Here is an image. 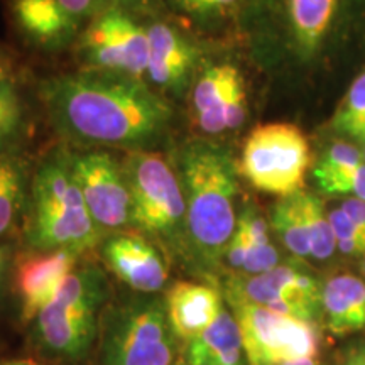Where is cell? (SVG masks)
<instances>
[{
  "label": "cell",
  "instance_id": "obj_26",
  "mask_svg": "<svg viewBox=\"0 0 365 365\" xmlns=\"http://www.w3.org/2000/svg\"><path fill=\"white\" fill-rule=\"evenodd\" d=\"M333 234H335L336 249L346 257H365V232L355 227L341 208L328 212Z\"/></svg>",
  "mask_w": 365,
  "mask_h": 365
},
{
  "label": "cell",
  "instance_id": "obj_35",
  "mask_svg": "<svg viewBox=\"0 0 365 365\" xmlns=\"http://www.w3.org/2000/svg\"><path fill=\"white\" fill-rule=\"evenodd\" d=\"M0 365H43L33 359H6L0 360Z\"/></svg>",
  "mask_w": 365,
  "mask_h": 365
},
{
  "label": "cell",
  "instance_id": "obj_3",
  "mask_svg": "<svg viewBox=\"0 0 365 365\" xmlns=\"http://www.w3.org/2000/svg\"><path fill=\"white\" fill-rule=\"evenodd\" d=\"M27 242L34 250H91L103 234L95 225L83 195L68 164L66 150H58L38 168L31 182Z\"/></svg>",
  "mask_w": 365,
  "mask_h": 365
},
{
  "label": "cell",
  "instance_id": "obj_15",
  "mask_svg": "<svg viewBox=\"0 0 365 365\" xmlns=\"http://www.w3.org/2000/svg\"><path fill=\"white\" fill-rule=\"evenodd\" d=\"M164 307L181 344H188L215 322L225 304L220 291L210 284L178 281L168 287Z\"/></svg>",
  "mask_w": 365,
  "mask_h": 365
},
{
  "label": "cell",
  "instance_id": "obj_31",
  "mask_svg": "<svg viewBox=\"0 0 365 365\" xmlns=\"http://www.w3.org/2000/svg\"><path fill=\"white\" fill-rule=\"evenodd\" d=\"M341 212L345 213L346 217L350 218V222L354 223L355 227H359L360 230L365 232V202L359 198H346L340 205Z\"/></svg>",
  "mask_w": 365,
  "mask_h": 365
},
{
  "label": "cell",
  "instance_id": "obj_39",
  "mask_svg": "<svg viewBox=\"0 0 365 365\" xmlns=\"http://www.w3.org/2000/svg\"><path fill=\"white\" fill-rule=\"evenodd\" d=\"M191 2H193V0H178V4H180V6L185 9V11H186V7H188Z\"/></svg>",
  "mask_w": 365,
  "mask_h": 365
},
{
  "label": "cell",
  "instance_id": "obj_13",
  "mask_svg": "<svg viewBox=\"0 0 365 365\" xmlns=\"http://www.w3.org/2000/svg\"><path fill=\"white\" fill-rule=\"evenodd\" d=\"M80 254L73 250H33L16 264V289L21 298V318L36 319L41 309L54 298L63 281L76 269Z\"/></svg>",
  "mask_w": 365,
  "mask_h": 365
},
{
  "label": "cell",
  "instance_id": "obj_34",
  "mask_svg": "<svg viewBox=\"0 0 365 365\" xmlns=\"http://www.w3.org/2000/svg\"><path fill=\"white\" fill-rule=\"evenodd\" d=\"M14 81V63L7 54L0 51V83Z\"/></svg>",
  "mask_w": 365,
  "mask_h": 365
},
{
  "label": "cell",
  "instance_id": "obj_12",
  "mask_svg": "<svg viewBox=\"0 0 365 365\" xmlns=\"http://www.w3.org/2000/svg\"><path fill=\"white\" fill-rule=\"evenodd\" d=\"M102 242L105 264L137 293L154 294L166 286L168 264L156 245L144 235L115 232Z\"/></svg>",
  "mask_w": 365,
  "mask_h": 365
},
{
  "label": "cell",
  "instance_id": "obj_38",
  "mask_svg": "<svg viewBox=\"0 0 365 365\" xmlns=\"http://www.w3.org/2000/svg\"><path fill=\"white\" fill-rule=\"evenodd\" d=\"M6 261H7L6 250H4L2 247H0V281H2L4 271H6Z\"/></svg>",
  "mask_w": 365,
  "mask_h": 365
},
{
  "label": "cell",
  "instance_id": "obj_28",
  "mask_svg": "<svg viewBox=\"0 0 365 365\" xmlns=\"http://www.w3.org/2000/svg\"><path fill=\"white\" fill-rule=\"evenodd\" d=\"M364 161V154L360 153L355 145L346 143H335L327 150V154L322 158V161L317 164L313 176L314 180H317V178L344 171L346 168L359 166V164H362Z\"/></svg>",
  "mask_w": 365,
  "mask_h": 365
},
{
  "label": "cell",
  "instance_id": "obj_17",
  "mask_svg": "<svg viewBox=\"0 0 365 365\" xmlns=\"http://www.w3.org/2000/svg\"><path fill=\"white\" fill-rule=\"evenodd\" d=\"M322 317L331 335L345 336L365 328V279L341 272L322 286Z\"/></svg>",
  "mask_w": 365,
  "mask_h": 365
},
{
  "label": "cell",
  "instance_id": "obj_22",
  "mask_svg": "<svg viewBox=\"0 0 365 365\" xmlns=\"http://www.w3.org/2000/svg\"><path fill=\"white\" fill-rule=\"evenodd\" d=\"M24 164L11 154H0V237L14 225L24 198Z\"/></svg>",
  "mask_w": 365,
  "mask_h": 365
},
{
  "label": "cell",
  "instance_id": "obj_9",
  "mask_svg": "<svg viewBox=\"0 0 365 365\" xmlns=\"http://www.w3.org/2000/svg\"><path fill=\"white\" fill-rule=\"evenodd\" d=\"M68 164L102 234L134 227V205L122 163L102 149L66 150Z\"/></svg>",
  "mask_w": 365,
  "mask_h": 365
},
{
  "label": "cell",
  "instance_id": "obj_1",
  "mask_svg": "<svg viewBox=\"0 0 365 365\" xmlns=\"http://www.w3.org/2000/svg\"><path fill=\"white\" fill-rule=\"evenodd\" d=\"M49 122L59 135L88 148L153 150L166 137L173 108L143 78L85 70L41 83Z\"/></svg>",
  "mask_w": 365,
  "mask_h": 365
},
{
  "label": "cell",
  "instance_id": "obj_33",
  "mask_svg": "<svg viewBox=\"0 0 365 365\" xmlns=\"http://www.w3.org/2000/svg\"><path fill=\"white\" fill-rule=\"evenodd\" d=\"M340 365H365V345H352L345 350Z\"/></svg>",
  "mask_w": 365,
  "mask_h": 365
},
{
  "label": "cell",
  "instance_id": "obj_37",
  "mask_svg": "<svg viewBox=\"0 0 365 365\" xmlns=\"http://www.w3.org/2000/svg\"><path fill=\"white\" fill-rule=\"evenodd\" d=\"M282 365H322L318 357H307V359H299V360H293V362H286Z\"/></svg>",
  "mask_w": 365,
  "mask_h": 365
},
{
  "label": "cell",
  "instance_id": "obj_7",
  "mask_svg": "<svg viewBox=\"0 0 365 365\" xmlns=\"http://www.w3.org/2000/svg\"><path fill=\"white\" fill-rule=\"evenodd\" d=\"M312 153L299 127L272 122L255 127L242 150L240 173L254 188L277 196L303 191Z\"/></svg>",
  "mask_w": 365,
  "mask_h": 365
},
{
  "label": "cell",
  "instance_id": "obj_19",
  "mask_svg": "<svg viewBox=\"0 0 365 365\" xmlns=\"http://www.w3.org/2000/svg\"><path fill=\"white\" fill-rule=\"evenodd\" d=\"M239 78H242V75L235 66L217 65L208 68L196 81L193 107L200 129L205 134L215 135L227 130V103Z\"/></svg>",
  "mask_w": 365,
  "mask_h": 365
},
{
  "label": "cell",
  "instance_id": "obj_5",
  "mask_svg": "<svg viewBox=\"0 0 365 365\" xmlns=\"http://www.w3.org/2000/svg\"><path fill=\"white\" fill-rule=\"evenodd\" d=\"M107 281L97 266L76 267L36 317V336L48 354L80 360L98 336V314Z\"/></svg>",
  "mask_w": 365,
  "mask_h": 365
},
{
  "label": "cell",
  "instance_id": "obj_36",
  "mask_svg": "<svg viewBox=\"0 0 365 365\" xmlns=\"http://www.w3.org/2000/svg\"><path fill=\"white\" fill-rule=\"evenodd\" d=\"M145 2H148V0H115V6L124 9V11H129L132 7L144 6Z\"/></svg>",
  "mask_w": 365,
  "mask_h": 365
},
{
  "label": "cell",
  "instance_id": "obj_18",
  "mask_svg": "<svg viewBox=\"0 0 365 365\" xmlns=\"http://www.w3.org/2000/svg\"><path fill=\"white\" fill-rule=\"evenodd\" d=\"M186 365H245L239 323L230 309L223 308L215 322L186 344Z\"/></svg>",
  "mask_w": 365,
  "mask_h": 365
},
{
  "label": "cell",
  "instance_id": "obj_8",
  "mask_svg": "<svg viewBox=\"0 0 365 365\" xmlns=\"http://www.w3.org/2000/svg\"><path fill=\"white\" fill-rule=\"evenodd\" d=\"M227 303L239 323L249 365H282L318 357L319 331L314 322L284 317L245 301Z\"/></svg>",
  "mask_w": 365,
  "mask_h": 365
},
{
  "label": "cell",
  "instance_id": "obj_25",
  "mask_svg": "<svg viewBox=\"0 0 365 365\" xmlns=\"http://www.w3.org/2000/svg\"><path fill=\"white\" fill-rule=\"evenodd\" d=\"M24 125V105L16 81L0 83V154L21 135Z\"/></svg>",
  "mask_w": 365,
  "mask_h": 365
},
{
  "label": "cell",
  "instance_id": "obj_40",
  "mask_svg": "<svg viewBox=\"0 0 365 365\" xmlns=\"http://www.w3.org/2000/svg\"><path fill=\"white\" fill-rule=\"evenodd\" d=\"M362 271H364V274H365V257H364V264H362Z\"/></svg>",
  "mask_w": 365,
  "mask_h": 365
},
{
  "label": "cell",
  "instance_id": "obj_24",
  "mask_svg": "<svg viewBox=\"0 0 365 365\" xmlns=\"http://www.w3.org/2000/svg\"><path fill=\"white\" fill-rule=\"evenodd\" d=\"M333 129L357 143H365V73L354 81L333 117Z\"/></svg>",
  "mask_w": 365,
  "mask_h": 365
},
{
  "label": "cell",
  "instance_id": "obj_29",
  "mask_svg": "<svg viewBox=\"0 0 365 365\" xmlns=\"http://www.w3.org/2000/svg\"><path fill=\"white\" fill-rule=\"evenodd\" d=\"M71 17H75L81 26L98 17L100 14L115 7V0H58ZM85 29V27H83Z\"/></svg>",
  "mask_w": 365,
  "mask_h": 365
},
{
  "label": "cell",
  "instance_id": "obj_4",
  "mask_svg": "<svg viewBox=\"0 0 365 365\" xmlns=\"http://www.w3.org/2000/svg\"><path fill=\"white\" fill-rule=\"evenodd\" d=\"M122 168L134 205V228L188 264L186 203L175 166L156 150H135Z\"/></svg>",
  "mask_w": 365,
  "mask_h": 365
},
{
  "label": "cell",
  "instance_id": "obj_20",
  "mask_svg": "<svg viewBox=\"0 0 365 365\" xmlns=\"http://www.w3.org/2000/svg\"><path fill=\"white\" fill-rule=\"evenodd\" d=\"M237 230L247 242L245 276H257L279 266V252L269 237V223L254 207H245L237 218Z\"/></svg>",
  "mask_w": 365,
  "mask_h": 365
},
{
  "label": "cell",
  "instance_id": "obj_2",
  "mask_svg": "<svg viewBox=\"0 0 365 365\" xmlns=\"http://www.w3.org/2000/svg\"><path fill=\"white\" fill-rule=\"evenodd\" d=\"M175 170L186 203L188 262L215 271L237 227V166L223 145L186 140L175 154Z\"/></svg>",
  "mask_w": 365,
  "mask_h": 365
},
{
  "label": "cell",
  "instance_id": "obj_16",
  "mask_svg": "<svg viewBox=\"0 0 365 365\" xmlns=\"http://www.w3.org/2000/svg\"><path fill=\"white\" fill-rule=\"evenodd\" d=\"M11 12L22 34L48 51L66 48L83 31L58 0H11Z\"/></svg>",
  "mask_w": 365,
  "mask_h": 365
},
{
  "label": "cell",
  "instance_id": "obj_21",
  "mask_svg": "<svg viewBox=\"0 0 365 365\" xmlns=\"http://www.w3.org/2000/svg\"><path fill=\"white\" fill-rule=\"evenodd\" d=\"M271 227L281 244L294 257H309V240L304 223L303 208H301V191L299 193L282 196L272 207Z\"/></svg>",
  "mask_w": 365,
  "mask_h": 365
},
{
  "label": "cell",
  "instance_id": "obj_6",
  "mask_svg": "<svg viewBox=\"0 0 365 365\" xmlns=\"http://www.w3.org/2000/svg\"><path fill=\"white\" fill-rule=\"evenodd\" d=\"M180 344L164 299L135 298L105 314L102 365H175Z\"/></svg>",
  "mask_w": 365,
  "mask_h": 365
},
{
  "label": "cell",
  "instance_id": "obj_27",
  "mask_svg": "<svg viewBox=\"0 0 365 365\" xmlns=\"http://www.w3.org/2000/svg\"><path fill=\"white\" fill-rule=\"evenodd\" d=\"M317 185L328 195H350L365 202V161L359 166L317 178Z\"/></svg>",
  "mask_w": 365,
  "mask_h": 365
},
{
  "label": "cell",
  "instance_id": "obj_23",
  "mask_svg": "<svg viewBox=\"0 0 365 365\" xmlns=\"http://www.w3.org/2000/svg\"><path fill=\"white\" fill-rule=\"evenodd\" d=\"M301 208L307 223L309 240V257L314 261H327L336 249L335 234L322 200L307 191H301Z\"/></svg>",
  "mask_w": 365,
  "mask_h": 365
},
{
  "label": "cell",
  "instance_id": "obj_11",
  "mask_svg": "<svg viewBox=\"0 0 365 365\" xmlns=\"http://www.w3.org/2000/svg\"><path fill=\"white\" fill-rule=\"evenodd\" d=\"M227 301H245L274 313L317 323L322 313V286L312 274L279 264L257 276H234L225 284Z\"/></svg>",
  "mask_w": 365,
  "mask_h": 365
},
{
  "label": "cell",
  "instance_id": "obj_41",
  "mask_svg": "<svg viewBox=\"0 0 365 365\" xmlns=\"http://www.w3.org/2000/svg\"><path fill=\"white\" fill-rule=\"evenodd\" d=\"M364 158H365V153H364Z\"/></svg>",
  "mask_w": 365,
  "mask_h": 365
},
{
  "label": "cell",
  "instance_id": "obj_32",
  "mask_svg": "<svg viewBox=\"0 0 365 365\" xmlns=\"http://www.w3.org/2000/svg\"><path fill=\"white\" fill-rule=\"evenodd\" d=\"M235 2L237 0H193V2L186 7V11L196 14H212L234 6Z\"/></svg>",
  "mask_w": 365,
  "mask_h": 365
},
{
  "label": "cell",
  "instance_id": "obj_10",
  "mask_svg": "<svg viewBox=\"0 0 365 365\" xmlns=\"http://www.w3.org/2000/svg\"><path fill=\"white\" fill-rule=\"evenodd\" d=\"M78 53L90 70L143 78L149 59L148 29L124 9L110 7L81 31Z\"/></svg>",
  "mask_w": 365,
  "mask_h": 365
},
{
  "label": "cell",
  "instance_id": "obj_30",
  "mask_svg": "<svg viewBox=\"0 0 365 365\" xmlns=\"http://www.w3.org/2000/svg\"><path fill=\"white\" fill-rule=\"evenodd\" d=\"M245 115H247V98H245L244 78H239L234 85V88H232L230 98H228L227 103V130L237 129V127L244 124Z\"/></svg>",
  "mask_w": 365,
  "mask_h": 365
},
{
  "label": "cell",
  "instance_id": "obj_14",
  "mask_svg": "<svg viewBox=\"0 0 365 365\" xmlns=\"http://www.w3.org/2000/svg\"><path fill=\"white\" fill-rule=\"evenodd\" d=\"M148 29L149 59L145 75L154 85L181 97L190 90L198 61V49L175 26L154 22Z\"/></svg>",
  "mask_w": 365,
  "mask_h": 365
}]
</instances>
